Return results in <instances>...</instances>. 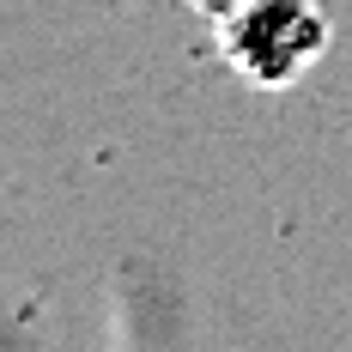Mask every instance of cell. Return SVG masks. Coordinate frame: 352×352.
<instances>
[{
  "mask_svg": "<svg viewBox=\"0 0 352 352\" xmlns=\"http://www.w3.org/2000/svg\"><path fill=\"white\" fill-rule=\"evenodd\" d=\"M219 43L249 85H292L328 49V12L316 0H237L219 12Z\"/></svg>",
  "mask_w": 352,
  "mask_h": 352,
  "instance_id": "1",
  "label": "cell"
},
{
  "mask_svg": "<svg viewBox=\"0 0 352 352\" xmlns=\"http://www.w3.org/2000/svg\"><path fill=\"white\" fill-rule=\"evenodd\" d=\"M195 6H201V12H207V19H219V12H231V6H237V0H195Z\"/></svg>",
  "mask_w": 352,
  "mask_h": 352,
  "instance_id": "2",
  "label": "cell"
}]
</instances>
